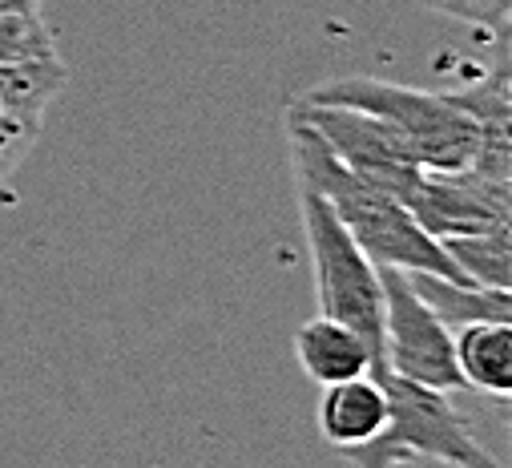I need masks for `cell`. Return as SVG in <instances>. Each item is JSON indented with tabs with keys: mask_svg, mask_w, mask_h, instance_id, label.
<instances>
[{
	"mask_svg": "<svg viewBox=\"0 0 512 468\" xmlns=\"http://www.w3.org/2000/svg\"><path fill=\"white\" fill-rule=\"evenodd\" d=\"M456 368L464 388L488 392L496 400L512 396V323L508 319H476L452 331Z\"/></svg>",
	"mask_w": 512,
	"mask_h": 468,
	"instance_id": "cell-9",
	"label": "cell"
},
{
	"mask_svg": "<svg viewBox=\"0 0 512 468\" xmlns=\"http://www.w3.org/2000/svg\"><path fill=\"white\" fill-rule=\"evenodd\" d=\"M49 53H57V37L45 25L41 9L0 13V65L29 61V57H49Z\"/></svg>",
	"mask_w": 512,
	"mask_h": 468,
	"instance_id": "cell-13",
	"label": "cell"
},
{
	"mask_svg": "<svg viewBox=\"0 0 512 468\" xmlns=\"http://www.w3.org/2000/svg\"><path fill=\"white\" fill-rule=\"evenodd\" d=\"M25 9H41V0H0V13H25Z\"/></svg>",
	"mask_w": 512,
	"mask_h": 468,
	"instance_id": "cell-16",
	"label": "cell"
},
{
	"mask_svg": "<svg viewBox=\"0 0 512 468\" xmlns=\"http://www.w3.org/2000/svg\"><path fill=\"white\" fill-rule=\"evenodd\" d=\"M388 392V420L359 444L339 452L359 468H396V464H452V468H500V460L472 436L468 420L456 412L448 392L404 380L375 376Z\"/></svg>",
	"mask_w": 512,
	"mask_h": 468,
	"instance_id": "cell-1",
	"label": "cell"
},
{
	"mask_svg": "<svg viewBox=\"0 0 512 468\" xmlns=\"http://www.w3.org/2000/svg\"><path fill=\"white\" fill-rule=\"evenodd\" d=\"M37 134H41L37 122H25V117H13V113H0V186H5V178L33 150Z\"/></svg>",
	"mask_w": 512,
	"mask_h": 468,
	"instance_id": "cell-15",
	"label": "cell"
},
{
	"mask_svg": "<svg viewBox=\"0 0 512 468\" xmlns=\"http://www.w3.org/2000/svg\"><path fill=\"white\" fill-rule=\"evenodd\" d=\"M420 9L448 17L456 25L476 29L480 37H508V17H512V0H416Z\"/></svg>",
	"mask_w": 512,
	"mask_h": 468,
	"instance_id": "cell-14",
	"label": "cell"
},
{
	"mask_svg": "<svg viewBox=\"0 0 512 468\" xmlns=\"http://www.w3.org/2000/svg\"><path fill=\"white\" fill-rule=\"evenodd\" d=\"M404 206L412 210V218L428 234H436V239H460V234L512 226L508 178H488L472 166L424 170Z\"/></svg>",
	"mask_w": 512,
	"mask_h": 468,
	"instance_id": "cell-6",
	"label": "cell"
},
{
	"mask_svg": "<svg viewBox=\"0 0 512 468\" xmlns=\"http://www.w3.org/2000/svg\"><path fill=\"white\" fill-rule=\"evenodd\" d=\"M383 420H388V392H383V384L371 372L323 384L315 424L331 448L347 452L367 444L383 428Z\"/></svg>",
	"mask_w": 512,
	"mask_h": 468,
	"instance_id": "cell-7",
	"label": "cell"
},
{
	"mask_svg": "<svg viewBox=\"0 0 512 468\" xmlns=\"http://www.w3.org/2000/svg\"><path fill=\"white\" fill-rule=\"evenodd\" d=\"M299 214L303 234L315 267V299L319 315H331L363 335L371 347V376H388L383 364V287L379 267L367 259V251L351 239L343 218L331 210L327 198L299 186Z\"/></svg>",
	"mask_w": 512,
	"mask_h": 468,
	"instance_id": "cell-3",
	"label": "cell"
},
{
	"mask_svg": "<svg viewBox=\"0 0 512 468\" xmlns=\"http://www.w3.org/2000/svg\"><path fill=\"white\" fill-rule=\"evenodd\" d=\"M295 356L311 384H335L371 372V347L359 331L331 315H315L295 331Z\"/></svg>",
	"mask_w": 512,
	"mask_h": 468,
	"instance_id": "cell-8",
	"label": "cell"
},
{
	"mask_svg": "<svg viewBox=\"0 0 512 468\" xmlns=\"http://www.w3.org/2000/svg\"><path fill=\"white\" fill-rule=\"evenodd\" d=\"M412 291L448 323V327H464L476 319H508L512 323V295L508 287H480V283H460V279H444L432 271H404Z\"/></svg>",
	"mask_w": 512,
	"mask_h": 468,
	"instance_id": "cell-10",
	"label": "cell"
},
{
	"mask_svg": "<svg viewBox=\"0 0 512 468\" xmlns=\"http://www.w3.org/2000/svg\"><path fill=\"white\" fill-rule=\"evenodd\" d=\"M303 101L351 105V109H363V113L383 117V122H392L424 170H460L472 162L476 142H480V126L460 105L448 101V93H428V89H412L400 81L335 77V81L307 89Z\"/></svg>",
	"mask_w": 512,
	"mask_h": 468,
	"instance_id": "cell-2",
	"label": "cell"
},
{
	"mask_svg": "<svg viewBox=\"0 0 512 468\" xmlns=\"http://www.w3.org/2000/svg\"><path fill=\"white\" fill-rule=\"evenodd\" d=\"M65 77H69V69L61 61V53L0 65V113H13V117H25V122L41 126L45 109L65 89Z\"/></svg>",
	"mask_w": 512,
	"mask_h": 468,
	"instance_id": "cell-11",
	"label": "cell"
},
{
	"mask_svg": "<svg viewBox=\"0 0 512 468\" xmlns=\"http://www.w3.org/2000/svg\"><path fill=\"white\" fill-rule=\"evenodd\" d=\"M291 105L323 134V142L335 150V158L347 162L359 178L388 190L400 202L412 198L424 166L412 158L404 134L392 122H383V117L363 113V109H351V105H319V101H303V97H295Z\"/></svg>",
	"mask_w": 512,
	"mask_h": 468,
	"instance_id": "cell-5",
	"label": "cell"
},
{
	"mask_svg": "<svg viewBox=\"0 0 512 468\" xmlns=\"http://www.w3.org/2000/svg\"><path fill=\"white\" fill-rule=\"evenodd\" d=\"M383 287V364L392 376L460 392L464 376L456 368L452 327L412 291L408 275L396 267H379Z\"/></svg>",
	"mask_w": 512,
	"mask_h": 468,
	"instance_id": "cell-4",
	"label": "cell"
},
{
	"mask_svg": "<svg viewBox=\"0 0 512 468\" xmlns=\"http://www.w3.org/2000/svg\"><path fill=\"white\" fill-rule=\"evenodd\" d=\"M448 259L464 271L468 283L480 287H508L512 263V226H496V230H480V234H460V239H440Z\"/></svg>",
	"mask_w": 512,
	"mask_h": 468,
	"instance_id": "cell-12",
	"label": "cell"
}]
</instances>
